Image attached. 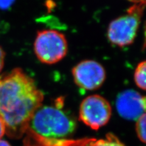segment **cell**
<instances>
[{"instance_id":"1","label":"cell","mask_w":146,"mask_h":146,"mask_svg":"<svg viewBox=\"0 0 146 146\" xmlns=\"http://www.w3.org/2000/svg\"><path fill=\"white\" fill-rule=\"evenodd\" d=\"M43 99V94L34 80L21 68L0 76V117L9 138L23 136Z\"/></svg>"},{"instance_id":"2","label":"cell","mask_w":146,"mask_h":146,"mask_svg":"<svg viewBox=\"0 0 146 146\" xmlns=\"http://www.w3.org/2000/svg\"><path fill=\"white\" fill-rule=\"evenodd\" d=\"M76 129V122L60 107L42 106L34 113L28 127L40 136L56 140L70 136Z\"/></svg>"},{"instance_id":"3","label":"cell","mask_w":146,"mask_h":146,"mask_svg":"<svg viewBox=\"0 0 146 146\" xmlns=\"http://www.w3.org/2000/svg\"><path fill=\"white\" fill-rule=\"evenodd\" d=\"M145 2L136 3L130 7L124 15L110 23L107 36L113 44L124 47L133 43L138 31Z\"/></svg>"},{"instance_id":"4","label":"cell","mask_w":146,"mask_h":146,"mask_svg":"<svg viewBox=\"0 0 146 146\" xmlns=\"http://www.w3.org/2000/svg\"><path fill=\"white\" fill-rule=\"evenodd\" d=\"M34 52L38 60L43 63L54 64L60 61L68 52L65 36L57 31L46 29L36 34L34 44Z\"/></svg>"},{"instance_id":"5","label":"cell","mask_w":146,"mask_h":146,"mask_svg":"<svg viewBox=\"0 0 146 146\" xmlns=\"http://www.w3.org/2000/svg\"><path fill=\"white\" fill-rule=\"evenodd\" d=\"M111 116L110 104L106 99L98 94L86 97L80 106V120L95 130L106 125Z\"/></svg>"},{"instance_id":"6","label":"cell","mask_w":146,"mask_h":146,"mask_svg":"<svg viewBox=\"0 0 146 146\" xmlns=\"http://www.w3.org/2000/svg\"><path fill=\"white\" fill-rule=\"evenodd\" d=\"M72 74L76 84L86 90H95L102 85L106 79V72L99 62L85 60L72 68Z\"/></svg>"},{"instance_id":"7","label":"cell","mask_w":146,"mask_h":146,"mask_svg":"<svg viewBox=\"0 0 146 146\" xmlns=\"http://www.w3.org/2000/svg\"><path fill=\"white\" fill-rule=\"evenodd\" d=\"M116 107L122 117L136 121L145 113V98L133 90H126L117 96Z\"/></svg>"},{"instance_id":"8","label":"cell","mask_w":146,"mask_h":146,"mask_svg":"<svg viewBox=\"0 0 146 146\" xmlns=\"http://www.w3.org/2000/svg\"><path fill=\"white\" fill-rule=\"evenodd\" d=\"M146 63L145 61L140 62L136 66L134 74V80L136 85L139 88L143 90H145V72Z\"/></svg>"},{"instance_id":"9","label":"cell","mask_w":146,"mask_h":146,"mask_svg":"<svg viewBox=\"0 0 146 146\" xmlns=\"http://www.w3.org/2000/svg\"><path fill=\"white\" fill-rule=\"evenodd\" d=\"M145 119L146 116L145 113L140 116L138 119L136 120V134L138 138L141 142L145 143Z\"/></svg>"},{"instance_id":"10","label":"cell","mask_w":146,"mask_h":146,"mask_svg":"<svg viewBox=\"0 0 146 146\" xmlns=\"http://www.w3.org/2000/svg\"><path fill=\"white\" fill-rule=\"evenodd\" d=\"M94 146H125L116 136L108 134L106 139L98 141Z\"/></svg>"},{"instance_id":"11","label":"cell","mask_w":146,"mask_h":146,"mask_svg":"<svg viewBox=\"0 0 146 146\" xmlns=\"http://www.w3.org/2000/svg\"><path fill=\"white\" fill-rule=\"evenodd\" d=\"M15 0H0V9H6L10 7Z\"/></svg>"},{"instance_id":"12","label":"cell","mask_w":146,"mask_h":146,"mask_svg":"<svg viewBox=\"0 0 146 146\" xmlns=\"http://www.w3.org/2000/svg\"><path fill=\"white\" fill-rule=\"evenodd\" d=\"M5 52L1 47H0V72L3 70L4 65V60H5Z\"/></svg>"},{"instance_id":"13","label":"cell","mask_w":146,"mask_h":146,"mask_svg":"<svg viewBox=\"0 0 146 146\" xmlns=\"http://www.w3.org/2000/svg\"><path fill=\"white\" fill-rule=\"evenodd\" d=\"M5 133H6L5 125H4V123L1 117H0V139L3 138V136Z\"/></svg>"},{"instance_id":"14","label":"cell","mask_w":146,"mask_h":146,"mask_svg":"<svg viewBox=\"0 0 146 146\" xmlns=\"http://www.w3.org/2000/svg\"><path fill=\"white\" fill-rule=\"evenodd\" d=\"M0 146H11V145L9 144L7 141L0 139Z\"/></svg>"},{"instance_id":"15","label":"cell","mask_w":146,"mask_h":146,"mask_svg":"<svg viewBox=\"0 0 146 146\" xmlns=\"http://www.w3.org/2000/svg\"><path fill=\"white\" fill-rule=\"evenodd\" d=\"M130 1H131L135 3H143V2H145V0H129Z\"/></svg>"}]
</instances>
